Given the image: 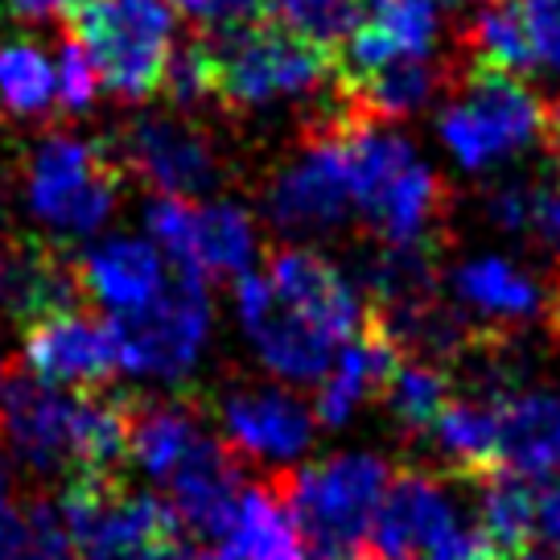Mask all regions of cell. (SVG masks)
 <instances>
[{
  "mask_svg": "<svg viewBox=\"0 0 560 560\" xmlns=\"http://www.w3.org/2000/svg\"><path fill=\"white\" fill-rule=\"evenodd\" d=\"M317 120H326L338 132L354 210L368 219V228L384 235L387 247L429 244V235L445 223L450 190L433 170L420 165L412 144L396 132H384V124L359 120L347 107V95Z\"/></svg>",
  "mask_w": 560,
  "mask_h": 560,
  "instance_id": "6da1fadb",
  "label": "cell"
},
{
  "mask_svg": "<svg viewBox=\"0 0 560 560\" xmlns=\"http://www.w3.org/2000/svg\"><path fill=\"white\" fill-rule=\"evenodd\" d=\"M214 100L228 107H268L338 88V54L264 18L207 37Z\"/></svg>",
  "mask_w": 560,
  "mask_h": 560,
  "instance_id": "7a4b0ae2",
  "label": "cell"
},
{
  "mask_svg": "<svg viewBox=\"0 0 560 560\" xmlns=\"http://www.w3.org/2000/svg\"><path fill=\"white\" fill-rule=\"evenodd\" d=\"M272 482L310 548H359L392 487V466L375 454H338L272 474Z\"/></svg>",
  "mask_w": 560,
  "mask_h": 560,
  "instance_id": "3957f363",
  "label": "cell"
},
{
  "mask_svg": "<svg viewBox=\"0 0 560 560\" xmlns=\"http://www.w3.org/2000/svg\"><path fill=\"white\" fill-rule=\"evenodd\" d=\"M67 25L91 50L112 95L149 100L165 88L174 54V9L165 0H88Z\"/></svg>",
  "mask_w": 560,
  "mask_h": 560,
  "instance_id": "277c9868",
  "label": "cell"
},
{
  "mask_svg": "<svg viewBox=\"0 0 560 560\" xmlns=\"http://www.w3.org/2000/svg\"><path fill=\"white\" fill-rule=\"evenodd\" d=\"M544 137V104L520 74L470 62L457 100L441 112V140L466 170H487Z\"/></svg>",
  "mask_w": 560,
  "mask_h": 560,
  "instance_id": "5b68a950",
  "label": "cell"
},
{
  "mask_svg": "<svg viewBox=\"0 0 560 560\" xmlns=\"http://www.w3.org/2000/svg\"><path fill=\"white\" fill-rule=\"evenodd\" d=\"M120 368L158 380H182L198 363L210 334L207 280L170 268V280L158 298L140 310L116 314L112 322Z\"/></svg>",
  "mask_w": 560,
  "mask_h": 560,
  "instance_id": "8992f818",
  "label": "cell"
},
{
  "mask_svg": "<svg viewBox=\"0 0 560 560\" xmlns=\"http://www.w3.org/2000/svg\"><path fill=\"white\" fill-rule=\"evenodd\" d=\"M124 186V165L79 137H46L30 165V207L62 235H91L107 223Z\"/></svg>",
  "mask_w": 560,
  "mask_h": 560,
  "instance_id": "52a82bcc",
  "label": "cell"
},
{
  "mask_svg": "<svg viewBox=\"0 0 560 560\" xmlns=\"http://www.w3.org/2000/svg\"><path fill=\"white\" fill-rule=\"evenodd\" d=\"M350 210H354V190L338 132L326 120H314L305 128V153L289 161L268 190V214L280 231L322 235L342 228Z\"/></svg>",
  "mask_w": 560,
  "mask_h": 560,
  "instance_id": "ba28073f",
  "label": "cell"
},
{
  "mask_svg": "<svg viewBox=\"0 0 560 560\" xmlns=\"http://www.w3.org/2000/svg\"><path fill=\"white\" fill-rule=\"evenodd\" d=\"M0 438L18 454L25 470L58 478L62 487L79 478V392L25 380L9 368V384L0 396Z\"/></svg>",
  "mask_w": 560,
  "mask_h": 560,
  "instance_id": "9c48e42d",
  "label": "cell"
},
{
  "mask_svg": "<svg viewBox=\"0 0 560 560\" xmlns=\"http://www.w3.org/2000/svg\"><path fill=\"white\" fill-rule=\"evenodd\" d=\"M116 161L153 186L161 198H190L219 182L210 140L174 116H137L116 132Z\"/></svg>",
  "mask_w": 560,
  "mask_h": 560,
  "instance_id": "30bf717a",
  "label": "cell"
},
{
  "mask_svg": "<svg viewBox=\"0 0 560 560\" xmlns=\"http://www.w3.org/2000/svg\"><path fill=\"white\" fill-rule=\"evenodd\" d=\"M25 368L46 387L100 392L112 384L120 354L107 322L70 310V314H54L25 326Z\"/></svg>",
  "mask_w": 560,
  "mask_h": 560,
  "instance_id": "8fae6325",
  "label": "cell"
},
{
  "mask_svg": "<svg viewBox=\"0 0 560 560\" xmlns=\"http://www.w3.org/2000/svg\"><path fill=\"white\" fill-rule=\"evenodd\" d=\"M235 310H240V322H244V334L252 338V347L260 350V359L277 375L293 380V384H310V380H322L330 371L338 342H330L305 317L293 314L277 298L268 277L244 272L240 293H235Z\"/></svg>",
  "mask_w": 560,
  "mask_h": 560,
  "instance_id": "7c38bea8",
  "label": "cell"
},
{
  "mask_svg": "<svg viewBox=\"0 0 560 560\" xmlns=\"http://www.w3.org/2000/svg\"><path fill=\"white\" fill-rule=\"evenodd\" d=\"M268 284L293 314L338 347L368 326V305L347 284V277L310 247H277L268 260Z\"/></svg>",
  "mask_w": 560,
  "mask_h": 560,
  "instance_id": "4fadbf2b",
  "label": "cell"
},
{
  "mask_svg": "<svg viewBox=\"0 0 560 560\" xmlns=\"http://www.w3.org/2000/svg\"><path fill=\"white\" fill-rule=\"evenodd\" d=\"M450 532H457L454 503L441 482L424 470H404L392 478L384 503L368 532V548L375 560H417L438 548Z\"/></svg>",
  "mask_w": 560,
  "mask_h": 560,
  "instance_id": "5bb4252c",
  "label": "cell"
},
{
  "mask_svg": "<svg viewBox=\"0 0 560 560\" xmlns=\"http://www.w3.org/2000/svg\"><path fill=\"white\" fill-rule=\"evenodd\" d=\"M165 490H170V508H174L177 524L190 527L202 540L219 544L228 536V527L235 524V511L244 499L240 454L228 441L202 433L198 445L182 457V466L165 478Z\"/></svg>",
  "mask_w": 560,
  "mask_h": 560,
  "instance_id": "9a60e30c",
  "label": "cell"
},
{
  "mask_svg": "<svg viewBox=\"0 0 560 560\" xmlns=\"http://www.w3.org/2000/svg\"><path fill=\"white\" fill-rule=\"evenodd\" d=\"M438 42L433 0H368L363 18L338 46V79H363L396 58H420Z\"/></svg>",
  "mask_w": 560,
  "mask_h": 560,
  "instance_id": "2e32d148",
  "label": "cell"
},
{
  "mask_svg": "<svg viewBox=\"0 0 560 560\" xmlns=\"http://www.w3.org/2000/svg\"><path fill=\"white\" fill-rule=\"evenodd\" d=\"M223 441L240 457H298L314 438L310 408L277 387H240L219 404Z\"/></svg>",
  "mask_w": 560,
  "mask_h": 560,
  "instance_id": "e0dca14e",
  "label": "cell"
},
{
  "mask_svg": "<svg viewBox=\"0 0 560 560\" xmlns=\"http://www.w3.org/2000/svg\"><path fill=\"white\" fill-rule=\"evenodd\" d=\"M0 305L21 326L83 310L79 268L46 244H0Z\"/></svg>",
  "mask_w": 560,
  "mask_h": 560,
  "instance_id": "ac0fdd59",
  "label": "cell"
},
{
  "mask_svg": "<svg viewBox=\"0 0 560 560\" xmlns=\"http://www.w3.org/2000/svg\"><path fill=\"white\" fill-rule=\"evenodd\" d=\"M74 268H79L83 298H95L116 314L149 305L170 280L161 252L144 240H107V244L83 252Z\"/></svg>",
  "mask_w": 560,
  "mask_h": 560,
  "instance_id": "d6986e66",
  "label": "cell"
},
{
  "mask_svg": "<svg viewBox=\"0 0 560 560\" xmlns=\"http://www.w3.org/2000/svg\"><path fill=\"white\" fill-rule=\"evenodd\" d=\"M499 412V470L540 482L560 470V396L552 392H515Z\"/></svg>",
  "mask_w": 560,
  "mask_h": 560,
  "instance_id": "ffe728a7",
  "label": "cell"
},
{
  "mask_svg": "<svg viewBox=\"0 0 560 560\" xmlns=\"http://www.w3.org/2000/svg\"><path fill=\"white\" fill-rule=\"evenodd\" d=\"M256 256V231L240 207L231 202H210L194 207L186 219V235L170 256V268L190 272V277H244L247 264Z\"/></svg>",
  "mask_w": 560,
  "mask_h": 560,
  "instance_id": "44dd1931",
  "label": "cell"
},
{
  "mask_svg": "<svg viewBox=\"0 0 560 560\" xmlns=\"http://www.w3.org/2000/svg\"><path fill=\"white\" fill-rule=\"evenodd\" d=\"M445 83H450V70L433 62L429 54H420V58H396V62L363 74V79H350V83H342V95L359 120L392 124L429 104Z\"/></svg>",
  "mask_w": 560,
  "mask_h": 560,
  "instance_id": "7402d4cb",
  "label": "cell"
},
{
  "mask_svg": "<svg viewBox=\"0 0 560 560\" xmlns=\"http://www.w3.org/2000/svg\"><path fill=\"white\" fill-rule=\"evenodd\" d=\"M396 359H400L396 342L368 317V326L350 342H342V354L334 359L330 375L322 384V396H317V420L330 424V429H342L354 417V408L368 400L371 392L384 387Z\"/></svg>",
  "mask_w": 560,
  "mask_h": 560,
  "instance_id": "603a6c76",
  "label": "cell"
},
{
  "mask_svg": "<svg viewBox=\"0 0 560 560\" xmlns=\"http://www.w3.org/2000/svg\"><path fill=\"white\" fill-rule=\"evenodd\" d=\"M301 532L280 499L277 482L268 478L260 487L244 490L235 524L214 544V560H305Z\"/></svg>",
  "mask_w": 560,
  "mask_h": 560,
  "instance_id": "cb8c5ba5",
  "label": "cell"
},
{
  "mask_svg": "<svg viewBox=\"0 0 560 560\" xmlns=\"http://www.w3.org/2000/svg\"><path fill=\"white\" fill-rule=\"evenodd\" d=\"M454 293L462 298V305L478 310L494 326H520L527 317L544 314L548 305V293L540 284L503 256H478L462 264L454 272Z\"/></svg>",
  "mask_w": 560,
  "mask_h": 560,
  "instance_id": "d4e9b609",
  "label": "cell"
},
{
  "mask_svg": "<svg viewBox=\"0 0 560 560\" xmlns=\"http://www.w3.org/2000/svg\"><path fill=\"white\" fill-rule=\"evenodd\" d=\"M478 487V536L487 540L494 560L524 557L540 532V494L511 470L487 474Z\"/></svg>",
  "mask_w": 560,
  "mask_h": 560,
  "instance_id": "484cf974",
  "label": "cell"
},
{
  "mask_svg": "<svg viewBox=\"0 0 560 560\" xmlns=\"http://www.w3.org/2000/svg\"><path fill=\"white\" fill-rule=\"evenodd\" d=\"M445 462V470L462 482H482L499 470V412L482 400H450L438 424L424 433Z\"/></svg>",
  "mask_w": 560,
  "mask_h": 560,
  "instance_id": "4316f807",
  "label": "cell"
},
{
  "mask_svg": "<svg viewBox=\"0 0 560 560\" xmlns=\"http://www.w3.org/2000/svg\"><path fill=\"white\" fill-rule=\"evenodd\" d=\"M207 429L194 420L190 408L182 404H161L149 396H132V433H128V462H137L149 478H165L182 466V457L190 454L198 438Z\"/></svg>",
  "mask_w": 560,
  "mask_h": 560,
  "instance_id": "83f0119b",
  "label": "cell"
},
{
  "mask_svg": "<svg viewBox=\"0 0 560 560\" xmlns=\"http://www.w3.org/2000/svg\"><path fill=\"white\" fill-rule=\"evenodd\" d=\"M450 392H454L450 371L438 363H424L417 354H400L396 368L387 371L384 387H380L387 417L396 420V429H404V433H429L445 412Z\"/></svg>",
  "mask_w": 560,
  "mask_h": 560,
  "instance_id": "f1b7e54d",
  "label": "cell"
},
{
  "mask_svg": "<svg viewBox=\"0 0 560 560\" xmlns=\"http://www.w3.org/2000/svg\"><path fill=\"white\" fill-rule=\"evenodd\" d=\"M0 104L21 120L42 116L46 107H58V88H54L46 54L25 42L0 46Z\"/></svg>",
  "mask_w": 560,
  "mask_h": 560,
  "instance_id": "f546056e",
  "label": "cell"
},
{
  "mask_svg": "<svg viewBox=\"0 0 560 560\" xmlns=\"http://www.w3.org/2000/svg\"><path fill=\"white\" fill-rule=\"evenodd\" d=\"M363 4L368 0H268V18L338 54L363 18Z\"/></svg>",
  "mask_w": 560,
  "mask_h": 560,
  "instance_id": "4dcf8cb0",
  "label": "cell"
},
{
  "mask_svg": "<svg viewBox=\"0 0 560 560\" xmlns=\"http://www.w3.org/2000/svg\"><path fill=\"white\" fill-rule=\"evenodd\" d=\"M25 511V557L21 560H79V544L70 532L58 494H34L21 503Z\"/></svg>",
  "mask_w": 560,
  "mask_h": 560,
  "instance_id": "1f68e13d",
  "label": "cell"
},
{
  "mask_svg": "<svg viewBox=\"0 0 560 560\" xmlns=\"http://www.w3.org/2000/svg\"><path fill=\"white\" fill-rule=\"evenodd\" d=\"M161 91H165L177 107H190V104H202V100H214V67H210L207 37L186 42V46H174V54H170V67H165V88H161Z\"/></svg>",
  "mask_w": 560,
  "mask_h": 560,
  "instance_id": "d6a6232c",
  "label": "cell"
},
{
  "mask_svg": "<svg viewBox=\"0 0 560 560\" xmlns=\"http://www.w3.org/2000/svg\"><path fill=\"white\" fill-rule=\"evenodd\" d=\"M532 70H560V0H511Z\"/></svg>",
  "mask_w": 560,
  "mask_h": 560,
  "instance_id": "836d02e7",
  "label": "cell"
},
{
  "mask_svg": "<svg viewBox=\"0 0 560 560\" xmlns=\"http://www.w3.org/2000/svg\"><path fill=\"white\" fill-rule=\"evenodd\" d=\"M100 88H104V79H100L91 50L79 37H67V46L58 54V107L62 112H88Z\"/></svg>",
  "mask_w": 560,
  "mask_h": 560,
  "instance_id": "e575fe53",
  "label": "cell"
},
{
  "mask_svg": "<svg viewBox=\"0 0 560 560\" xmlns=\"http://www.w3.org/2000/svg\"><path fill=\"white\" fill-rule=\"evenodd\" d=\"M170 9L186 13L202 30H231V25H252L268 18V0H165Z\"/></svg>",
  "mask_w": 560,
  "mask_h": 560,
  "instance_id": "d590c367",
  "label": "cell"
},
{
  "mask_svg": "<svg viewBox=\"0 0 560 560\" xmlns=\"http://www.w3.org/2000/svg\"><path fill=\"white\" fill-rule=\"evenodd\" d=\"M532 210H536V182H503L487 198V214L494 219V228L511 231V235L532 231Z\"/></svg>",
  "mask_w": 560,
  "mask_h": 560,
  "instance_id": "8d00e7d4",
  "label": "cell"
},
{
  "mask_svg": "<svg viewBox=\"0 0 560 560\" xmlns=\"http://www.w3.org/2000/svg\"><path fill=\"white\" fill-rule=\"evenodd\" d=\"M4 4L18 21L37 25V21H70L88 0H4Z\"/></svg>",
  "mask_w": 560,
  "mask_h": 560,
  "instance_id": "74e56055",
  "label": "cell"
},
{
  "mask_svg": "<svg viewBox=\"0 0 560 560\" xmlns=\"http://www.w3.org/2000/svg\"><path fill=\"white\" fill-rule=\"evenodd\" d=\"M25 557V511L18 503L0 508V560Z\"/></svg>",
  "mask_w": 560,
  "mask_h": 560,
  "instance_id": "f35d334b",
  "label": "cell"
},
{
  "mask_svg": "<svg viewBox=\"0 0 560 560\" xmlns=\"http://www.w3.org/2000/svg\"><path fill=\"white\" fill-rule=\"evenodd\" d=\"M540 532L560 548V482L540 494Z\"/></svg>",
  "mask_w": 560,
  "mask_h": 560,
  "instance_id": "ab89813d",
  "label": "cell"
},
{
  "mask_svg": "<svg viewBox=\"0 0 560 560\" xmlns=\"http://www.w3.org/2000/svg\"><path fill=\"white\" fill-rule=\"evenodd\" d=\"M177 544H165V548H116V552H88V560H170Z\"/></svg>",
  "mask_w": 560,
  "mask_h": 560,
  "instance_id": "60d3db41",
  "label": "cell"
},
{
  "mask_svg": "<svg viewBox=\"0 0 560 560\" xmlns=\"http://www.w3.org/2000/svg\"><path fill=\"white\" fill-rule=\"evenodd\" d=\"M544 144H548V153L552 161H560V104H548L544 107Z\"/></svg>",
  "mask_w": 560,
  "mask_h": 560,
  "instance_id": "b9f144b4",
  "label": "cell"
},
{
  "mask_svg": "<svg viewBox=\"0 0 560 560\" xmlns=\"http://www.w3.org/2000/svg\"><path fill=\"white\" fill-rule=\"evenodd\" d=\"M305 560H375V557H371L368 544H359V548H310Z\"/></svg>",
  "mask_w": 560,
  "mask_h": 560,
  "instance_id": "7bdbcfd3",
  "label": "cell"
},
{
  "mask_svg": "<svg viewBox=\"0 0 560 560\" xmlns=\"http://www.w3.org/2000/svg\"><path fill=\"white\" fill-rule=\"evenodd\" d=\"M548 322L560 330V289H557V293H548Z\"/></svg>",
  "mask_w": 560,
  "mask_h": 560,
  "instance_id": "ee69618b",
  "label": "cell"
},
{
  "mask_svg": "<svg viewBox=\"0 0 560 560\" xmlns=\"http://www.w3.org/2000/svg\"><path fill=\"white\" fill-rule=\"evenodd\" d=\"M4 384H9V368H0V396H4Z\"/></svg>",
  "mask_w": 560,
  "mask_h": 560,
  "instance_id": "f6af8a7d",
  "label": "cell"
},
{
  "mask_svg": "<svg viewBox=\"0 0 560 560\" xmlns=\"http://www.w3.org/2000/svg\"><path fill=\"white\" fill-rule=\"evenodd\" d=\"M508 560H548V557H536V552H524V557H508Z\"/></svg>",
  "mask_w": 560,
  "mask_h": 560,
  "instance_id": "bcb514c9",
  "label": "cell"
},
{
  "mask_svg": "<svg viewBox=\"0 0 560 560\" xmlns=\"http://www.w3.org/2000/svg\"><path fill=\"white\" fill-rule=\"evenodd\" d=\"M0 457H4V438H0Z\"/></svg>",
  "mask_w": 560,
  "mask_h": 560,
  "instance_id": "7dc6e473",
  "label": "cell"
},
{
  "mask_svg": "<svg viewBox=\"0 0 560 560\" xmlns=\"http://www.w3.org/2000/svg\"><path fill=\"white\" fill-rule=\"evenodd\" d=\"M450 4H457V0H450Z\"/></svg>",
  "mask_w": 560,
  "mask_h": 560,
  "instance_id": "c3c4849f",
  "label": "cell"
}]
</instances>
